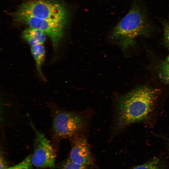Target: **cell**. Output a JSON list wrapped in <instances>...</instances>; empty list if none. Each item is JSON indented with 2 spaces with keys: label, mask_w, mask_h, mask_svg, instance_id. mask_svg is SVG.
Wrapping results in <instances>:
<instances>
[{
  "label": "cell",
  "mask_w": 169,
  "mask_h": 169,
  "mask_svg": "<svg viewBox=\"0 0 169 169\" xmlns=\"http://www.w3.org/2000/svg\"><path fill=\"white\" fill-rule=\"evenodd\" d=\"M160 93L158 89L141 85L118 97L115 102V131L149 117L155 109Z\"/></svg>",
  "instance_id": "obj_1"
},
{
  "label": "cell",
  "mask_w": 169,
  "mask_h": 169,
  "mask_svg": "<svg viewBox=\"0 0 169 169\" xmlns=\"http://www.w3.org/2000/svg\"><path fill=\"white\" fill-rule=\"evenodd\" d=\"M152 30L145 11L138 1H135L114 29L111 38L125 50L135 45L137 38L148 35Z\"/></svg>",
  "instance_id": "obj_2"
},
{
  "label": "cell",
  "mask_w": 169,
  "mask_h": 169,
  "mask_svg": "<svg viewBox=\"0 0 169 169\" xmlns=\"http://www.w3.org/2000/svg\"><path fill=\"white\" fill-rule=\"evenodd\" d=\"M52 116L51 133L56 141L83 133L87 128L89 117L85 112L64 110L56 105H49Z\"/></svg>",
  "instance_id": "obj_3"
},
{
  "label": "cell",
  "mask_w": 169,
  "mask_h": 169,
  "mask_svg": "<svg viewBox=\"0 0 169 169\" xmlns=\"http://www.w3.org/2000/svg\"><path fill=\"white\" fill-rule=\"evenodd\" d=\"M17 12L42 19L66 23V10L53 0H32L21 5Z\"/></svg>",
  "instance_id": "obj_4"
},
{
  "label": "cell",
  "mask_w": 169,
  "mask_h": 169,
  "mask_svg": "<svg viewBox=\"0 0 169 169\" xmlns=\"http://www.w3.org/2000/svg\"><path fill=\"white\" fill-rule=\"evenodd\" d=\"M14 16L17 21L44 32L50 39L54 47H57L64 35L66 23L37 18L17 11Z\"/></svg>",
  "instance_id": "obj_5"
},
{
  "label": "cell",
  "mask_w": 169,
  "mask_h": 169,
  "mask_svg": "<svg viewBox=\"0 0 169 169\" xmlns=\"http://www.w3.org/2000/svg\"><path fill=\"white\" fill-rule=\"evenodd\" d=\"M30 123L35 134L34 152L31 158L32 165L37 168H54L56 155L52 146L31 122Z\"/></svg>",
  "instance_id": "obj_6"
},
{
  "label": "cell",
  "mask_w": 169,
  "mask_h": 169,
  "mask_svg": "<svg viewBox=\"0 0 169 169\" xmlns=\"http://www.w3.org/2000/svg\"><path fill=\"white\" fill-rule=\"evenodd\" d=\"M70 139L71 149L69 159L78 164L93 166L94 159L87 140L83 133Z\"/></svg>",
  "instance_id": "obj_7"
},
{
  "label": "cell",
  "mask_w": 169,
  "mask_h": 169,
  "mask_svg": "<svg viewBox=\"0 0 169 169\" xmlns=\"http://www.w3.org/2000/svg\"><path fill=\"white\" fill-rule=\"evenodd\" d=\"M47 36L43 31L30 27L23 33V38L31 46L43 44L46 39Z\"/></svg>",
  "instance_id": "obj_8"
},
{
  "label": "cell",
  "mask_w": 169,
  "mask_h": 169,
  "mask_svg": "<svg viewBox=\"0 0 169 169\" xmlns=\"http://www.w3.org/2000/svg\"><path fill=\"white\" fill-rule=\"evenodd\" d=\"M31 51L35 61L37 70L42 75L41 67L44 61L45 50L43 44L31 46Z\"/></svg>",
  "instance_id": "obj_9"
},
{
  "label": "cell",
  "mask_w": 169,
  "mask_h": 169,
  "mask_svg": "<svg viewBox=\"0 0 169 169\" xmlns=\"http://www.w3.org/2000/svg\"><path fill=\"white\" fill-rule=\"evenodd\" d=\"M158 72V76L161 81L169 85V65L164 60L160 63Z\"/></svg>",
  "instance_id": "obj_10"
},
{
  "label": "cell",
  "mask_w": 169,
  "mask_h": 169,
  "mask_svg": "<svg viewBox=\"0 0 169 169\" xmlns=\"http://www.w3.org/2000/svg\"><path fill=\"white\" fill-rule=\"evenodd\" d=\"M132 169H163L159 160L154 158L142 164L134 167Z\"/></svg>",
  "instance_id": "obj_11"
},
{
  "label": "cell",
  "mask_w": 169,
  "mask_h": 169,
  "mask_svg": "<svg viewBox=\"0 0 169 169\" xmlns=\"http://www.w3.org/2000/svg\"><path fill=\"white\" fill-rule=\"evenodd\" d=\"M92 166H86L74 163L69 159L61 165L60 169H91Z\"/></svg>",
  "instance_id": "obj_12"
},
{
  "label": "cell",
  "mask_w": 169,
  "mask_h": 169,
  "mask_svg": "<svg viewBox=\"0 0 169 169\" xmlns=\"http://www.w3.org/2000/svg\"><path fill=\"white\" fill-rule=\"evenodd\" d=\"M31 158V156H28L18 164L10 167L2 169H32Z\"/></svg>",
  "instance_id": "obj_13"
},
{
  "label": "cell",
  "mask_w": 169,
  "mask_h": 169,
  "mask_svg": "<svg viewBox=\"0 0 169 169\" xmlns=\"http://www.w3.org/2000/svg\"><path fill=\"white\" fill-rule=\"evenodd\" d=\"M163 29V42L169 50V20H162L161 21Z\"/></svg>",
  "instance_id": "obj_14"
},
{
  "label": "cell",
  "mask_w": 169,
  "mask_h": 169,
  "mask_svg": "<svg viewBox=\"0 0 169 169\" xmlns=\"http://www.w3.org/2000/svg\"><path fill=\"white\" fill-rule=\"evenodd\" d=\"M0 169H2L6 168V164L4 160L3 156L1 155L0 159Z\"/></svg>",
  "instance_id": "obj_15"
},
{
  "label": "cell",
  "mask_w": 169,
  "mask_h": 169,
  "mask_svg": "<svg viewBox=\"0 0 169 169\" xmlns=\"http://www.w3.org/2000/svg\"><path fill=\"white\" fill-rule=\"evenodd\" d=\"M164 60L166 62V63L169 65V54L168 55L166 59Z\"/></svg>",
  "instance_id": "obj_16"
}]
</instances>
